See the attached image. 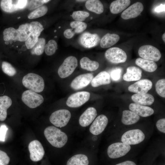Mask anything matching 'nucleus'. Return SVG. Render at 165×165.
Segmentation results:
<instances>
[{"label": "nucleus", "mask_w": 165, "mask_h": 165, "mask_svg": "<svg viewBox=\"0 0 165 165\" xmlns=\"http://www.w3.org/2000/svg\"><path fill=\"white\" fill-rule=\"evenodd\" d=\"M45 136L53 146L61 148L67 143L68 138L67 134L60 129L53 126H49L44 130Z\"/></svg>", "instance_id": "obj_1"}, {"label": "nucleus", "mask_w": 165, "mask_h": 165, "mask_svg": "<svg viewBox=\"0 0 165 165\" xmlns=\"http://www.w3.org/2000/svg\"><path fill=\"white\" fill-rule=\"evenodd\" d=\"M22 82L25 87L37 93L42 92L45 87L42 78L38 75L33 73H30L25 75L23 78Z\"/></svg>", "instance_id": "obj_2"}, {"label": "nucleus", "mask_w": 165, "mask_h": 165, "mask_svg": "<svg viewBox=\"0 0 165 165\" xmlns=\"http://www.w3.org/2000/svg\"><path fill=\"white\" fill-rule=\"evenodd\" d=\"M78 66L77 58L73 56L67 57L58 70V74L61 78H66L71 75Z\"/></svg>", "instance_id": "obj_3"}, {"label": "nucleus", "mask_w": 165, "mask_h": 165, "mask_svg": "<svg viewBox=\"0 0 165 165\" xmlns=\"http://www.w3.org/2000/svg\"><path fill=\"white\" fill-rule=\"evenodd\" d=\"M71 117L70 112L67 109H60L53 112L50 117V122L55 126L61 128L66 126Z\"/></svg>", "instance_id": "obj_4"}, {"label": "nucleus", "mask_w": 165, "mask_h": 165, "mask_svg": "<svg viewBox=\"0 0 165 165\" xmlns=\"http://www.w3.org/2000/svg\"><path fill=\"white\" fill-rule=\"evenodd\" d=\"M21 99L27 106L31 108L39 106L44 101L43 97L42 95L30 90L23 92Z\"/></svg>", "instance_id": "obj_5"}, {"label": "nucleus", "mask_w": 165, "mask_h": 165, "mask_svg": "<svg viewBox=\"0 0 165 165\" xmlns=\"http://www.w3.org/2000/svg\"><path fill=\"white\" fill-rule=\"evenodd\" d=\"M145 135L143 132L139 129H132L125 132L121 138L122 142L130 145L139 144L144 141Z\"/></svg>", "instance_id": "obj_6"}, {"label": "nucleus", "mask_w": 165, "mask_h": 165, "mask_svg": "<svg viewBox=\"0 0 165 165\" xmlns=\"http://www.w3.org/2000/svg\"><path fill=\"white\" fill-rule=\"evenodd\" d=\"M130 149L131 147L129 145L122 142H116L108 146L107 153L110 158L116 159L125 155Z\"/></svg>", "instance_id": "obj_7"}, {"label": "nucleus", "mask_w": 165, "mask_h": 165, "mask_svg": "<svg viewBox=\"0 0 165 165\" xmlns=\"http://www.w3.org/2000/svg\"><path fill=\"white\" fill-rule=\"evenodd\" d=\"M138 53L142 58L154 62L159 61L161 57L160 50L151 45H145L141 46L139 49Z\"/></svg>", "instance_id": "obj_8"}, {"label": "nucleus", "mask_w": 165, "mask_h": 165, "mask_svg": "<svg viewBox=\"0 0 165 165\" xmlns=\"http://www.w3.org/2000/svg\"><path fill=\"white\" fill-rule=\"evenodd\" d=\"M105 56L109 62L114 64L125 62L127 56L126 52L123 50L117 47L109 48L105 52Z\"/></svg>", "instance_id": "obj_9"}, {"label": "nucleus", "mask_w": 165, "mask_h": 165, "mask_svg": "<svg viewBox=\"0 0 165 165\" xmlns=\"http://www.w3.org/2000/svg\"><path fill=\"white\" fill-rule=\"evenodd\" d=\"M90 94L87 91H80L71 94L68 98L66 104L67 105L71 108H77L80 107L89 99Z\"/></svg>", "instance_id": "obj_10"}, {"label": "nucleus", "mask_w": 165, "mask_h": 165, "mask_svg": "<svg viewBox=\"0 0 165 165\" xmlns=\"http://www.w3.org/2000/svg\"><path fill=\"white\" fill-rule=\"evenodd\" d=\"M28 0H2L0 2V6L4 12L12 13L23 9L26 7Z\"/></svg>", "instance_id": "obj_11"}, {"label": "nucleus", "mask_w": 165, "mask_h": 165, "mask_svg": "<svg viewBox=\"0 0 165 165\" xmlns=\"http://www.w3.org/2000/svg\"><path fill=\"white\" fill-rule=\"evenodd\" d=\"M30 159L34 162L41 160L45 154V151L41 143L37 140L31 141L28 146Z\"/></svg>", "instance_id": "obj_12"}, {"label": "nucleus", "mask_w": 165, "mask_h": 165, "mask_svg": "<svg viewBox=\"0 0 165 165\" xmlns=\"http://www.w3.org/2000/svg\"><path fill=\"white\" fill-rule=\"evenodd\" d=\"M100 40V38L97 34L85 32L80 35L78 42L83 47L89 49L97 46Z\"/></svg>", "instance_id": "obj_13"}, {"label": "nucleus", "mask_w": 165, "mask_h": 165, "mask_svg": "<svg viewBox=\"0 0 165 165\" xmlns=\"http://www.w3.org/2000/svg\"><path fill=\"white\" fill-rule=\"evenodd\" d=\"M108 119L105 115H99L94 120L90 128V132L94 135H98L101 133L106 127Z\"/></svg>", "instance_id": "obj_14"}, {"label": "nucleus", "mask_w": 165, "mask_h": 165, "mask_svg": "<svg viewBox=\"0 0 165 165\" xmlns=\"http://www.w3.org/2000/svg\"><path fill=\"white\" fill-rule=\"evenodd\" d=\"M152 81L148 79H143L130 85L128 87L130 92L136 94L147 93L152 87Z\"/></svg>", "instance_id": "obj_15"}, {"label": "nucleus", "mask_w": 165, "mask_h": 165, "mask_svg": "<svg viewBox=\"0 0 165 165\" xmlns=\"http://www.w3.org/2000/svg\"><path fill=\"white\" fill-rule=\"evenodd\" d=\"M93 78V74L90 73L79 75L72 81L70 84L71 87L75 90L81 89L88 85Z\"/></svg>", "instance_id": "obj_16"}, {"label": "nucleus", "mask_w": 165, "mask_h": 165, "mask_svg": "<svg viewBox=\"0 0 165 165\" xmlns=\"http://www.w3.org/2000/svg\"><path fill=\"white\" fill-rule=\"evenodd\" d=\"M143 9V4L141 2H137L124 10L121 16L124 20L134 18L139 15Z\"/></svg>", "instance_id": "obj_17"}, {"label": "nucleus", "mask_w": 165, "mask_h": 165, "mask_svg": "<svg viewBox=\"0 0 165 165\" xmlns=\"http://www.w3.org/2000/svg\"><path fill=\"white\" fill-rule=\"evenodd\" d=\"M97 115V111L95 108H88L80 116L79 119V124L83 127L88 126L94 119Z\"/></svg>", "instance_id": "obj_18"}, {"label": "nucleus", "mask_w": 165, "mask_h": 165, "mask_svg": "<svg viewBox=\"0 0 165 165\" xmlns=\"http://www.w3.org/2000/svg\"><path fill=\"white\" fill-rule=\"evenodd\" d=\"M129 107L131 111L142 117L150 116L154 112V110L151 107L136 103L130 104Z\"/></svg>", "instance_id": "obj_19"}, {"label": "nucleus", "mask_w": 165, "mask_h": 165, "mask_svg": "<svg viewBox=\"0 0 165 165\" xmlns=\"http://www.w3.org/2000/svg\"><path fill=\"white\" fill-rule=\"evenodd\" d=\"M142 74V71L139 68L134 66H130L127 68L123 79L127 82L138 80L141 78Z\"/></svg>", "instance_id": "obj_20"}, {"label": "nucleus", "mask_w": 165, "mask_h": 165, "mask_svg": "<svg viewBox=\"0 0 165 165\" xmlns=\"http://www.w3.org/2000/svg\"><path fill=\"white\" fill-rule=\"evenodd\" d=\"M132 100L136 103L143 105H150L154 101V98L148 93L135 94L131 97Z\"/></svg>", "instance_id": "obj_21"}, {"label": "nucleus", "mask_w": 165, "mask_h": 165, "mask_svg": "<svg viewBox=\"0 0 165 165\" xmlns=\"http://www.w3.org/2000/svg\"><path fill=\"white\" fill-rule=\"evenodd\" d=\"M111 82L109 74L107 72L103 71L94 77L91 82L93 87H97L102 85L109 84Z\"/></svg>", "instance_id": "obj_22"}, {"label": "nucleus", "mask_w": 165, "mask_h": 165, "mask_svg": "<svg viewBox=\"0 0 165 165\" xmlns=\"http://www.w3.org/2000/svg\"><path fill=\"white\" fill-rule=\"evenodd\" d=\"M120 39L119 35L116 34L107 33L100 41V46L103 48H109L117 43Z\"/></svg>", "instance_id": "obj_23"}, {"label": "nucleus", "mask_w": 165, "mask_h": 165, "mask_svg": "<svg viewBox=\"0 0 165 165\" xmlns=\"http://www.w3.org/2000/svg\"><path fill=\"white\" fill-rule=\"evenodd\" d=\"M12 101L6 95L0 97V121H4L7 116V110L11 106Z\"/></svg>", "instance_id": "obj_24"}, {"label": "nucleus", "mask_w": 165, "mask_h": 165, "mask_svg": "<svg viewBox=\"0 0 165 165\" xmlns=\"http://www.w3.org/2000/svg\"><path fill=\"white\" fill-rule=\"evenodd\" d=\"M130 3V0H116L111 4L109 8L111 13L113 14L119 13L126 9Z\"/></svg>", "instance_id": "obj_25"}, {"label": "nucleus", "mask_w": 165, "mask_h": 165, "mask_svg": "<svg viewBox=\"0 0 165 165\" xmlns=\"http://www.w3.org/2000/svg\"><path fill=\"white\" fill-rule=\"evenodd\" d=\"M135 63L143 69L148 72H154L157 68V65L155 62L141 58H137L135 61Z\"/></svg>", "instance_id": "obj_26"}, {"label": "nucleus", "mask_w": 165, "mask_h": 165, "mask_svg": "<svg viewBox=\"0 0 165 165\" xmlns=\"http://www.w3.org/2000/svg\"><path fill=\"white\" fill-rule=\"evenodd\" d=\"M140 116L131 111H123L121 121L125 125H131L137 123L140 119Z\"/></svg>", "instance_id": "obj_27"}, {"label": "nucleus", "mask_w": 165, "mask_h": 165, "mask_svg": "<svg viewBox=\"0 0 165 165\" xmlns=\"http://www.w3.org/2000/svg\"><path fill=\"white\" fill-rule=\"evenodd\" d=\"M86 8L89 10L100 14L104 11L103 6L98 0H88L85 4Z\"/></svg>", "instance_id": "obj_28"}, {"label": "nucleus", "mask_w": 165, "mask_h": 165, "mask_svg": "<svg viewBox=\"0 0 165 165\" xmlns=\"http://www.w3.org/2000/svg\"><path fill=\"white\" fill-rule=\"evenodd\" d=\"M16 30L18 34V41H25L31 35L29 23L21 24Z\"/></svg>", "instance_id": "obj_29"}, {"label": "nucleus", "mask_w": 165, "mask_h": 165, "mask_svg": "<svg viewBox=\"0 0 165 165\" xmlns=\"http://www.w3.org/2000/svg\"><path fill=\"white\" fill-rule=\"evenodd\" d=\"M88 157L83 154L75 155L68 160L66 165H88Z\"/></svg>", "instance_id": "obj_30"}, {"label": "nucleus", "mask_w": 165, "mask_h": 165, "mask_svg": "<svg viewBox=\"0 0 165 165\" xmlns=\"http://www.w3.org/2000/svg\"><path fill=\"white\" fill-rule=\"evenodd\" d=\"M80 64L82 69L90 71H95L99 67L98 62L92 61L86 57H84L81 59L80 61Z\"/></svg>", "instance_id": "obj_31"}, {"label": "nucleus", "mask_w": 165, "mask_h": 165, "mask_svg": "<svg viewBox=\"0 0 165 165\" xmlns=\"http://www.w3.org/2000/svg\"><path fill=\"white\" fill-rule=\"evenodd\" d=\"M3 39L5 41L9 40L18 41L16 30L13 28L10 27L5 29L3 32Z\"/></svg>", "instance_id": "obj_32"}, {"label": "nucleus", "mask_w": 165, "mask_h": 165, "mask_svg": "<svg viewBox=\"0 0 165 165\" xmlns=\"http://www.w3.org/2000/svg\"><path fill=\"white\" fill-rule=\"evenodd\" d=\"M48 8L46 6H42L31 12L28 15L29 19L38 18L44 15L47 12Z\"/></svg>", "instance_id": "obj_33"}, {"label": "nucleus", "mask_w": 165, "mask_h": 165, "mask_svg": "<svg viewBox=\"0 0 165 165\" xmlns=\"http://www.w3.org/2000/svg\"><path fill=\"white\" fill-rule=\"evenodd\" d=\"M45 43L46 41L44 38H38L37 42L33 48V49L31 51V53L37 55L42 54L44 50Z\"/></svg>", "instance_id": "obj_34"}, {"label": "nucleus", "mask_w": 165, "mask_h": 165, "mask_svg": "<svg viewBox=\"0 0 165 165\" xmlns=\"http://www.w3.org/2000/svg\"><path fill=\"white\" fill-rule=\"evenodd\" d=\"M31 35L38 37L44 30L43 26L38 22L32 21L30 23Z\"/></svg>", "instance_id": "obj_35"}, {"label": "nucleus", "mask_w": 165, "mask_h": 165, "mask_svg": "<svg viewBox=\"0 0 165 165\" xmlns=\"http://www.w3.org/2000/svg\"><path fill=\"white\" fill-rule=\"evenodd\" d=\"M57 49V44L54 40L49 41L45 46L44 51L46 54L48 56L53 55Z\"/></svg>", "instance_id": "obj_36"}, {"label": "nucleus", "mask_w": 165, "mask_h": 165, "mask_svg": "<svg viewBox=\"0 0 165 165\" xmlns=\"http://www.w3.org/2000/svg\"><path fill=\"white\" fill-rule=\"evenodd\" d=\"M70 26L72 29H74L75 33H79L85 30L87 27V24L85 22L79 21H73L70 23Z\"/></svg>", "instance_id": "obj_37"}, {"label": "nucleus", "mask_w": 165, "mask_h": 165, "mask_svg": "<svg viewBox=\"0 0 165 165\" xmlns=\"http://www.w3.org/2000/svg\"><path fill=\"white\" fill-rule=\"evenodd\" d=\"M2 68L3 72L9 76H13L16 73V70L15 68L7 62L3 61L2 62Z\"/></svg>", "instance_id": "obj_38"}, {"label": "nucleus", "mask_w": 165, "mask_h": 165, "mask_svg": "<svg viewBox=\"0 0 165 165\" xmlns=\"http://www.w3.org/2000/svg\"><path fill=\"white\" fill-rule=\"evenodd\" d=\"M156 91L161 97H165V79H162L158 80L155 85Z\"/></svg>", "instance_id": "obj_39"}, {"label": "nucleus", "mask_w": 165, "mask_h": 165, "mask_svg": "<svg viewBox=\"0 0 165 165\" xmlns=\"http://www.w3.org/2000/svg\"><path fill=\"white\" fill-rule=\"evenodd\" d=\"M90 15L89 13L86 11H78L74 12L72 15L73 19L76 21L83 22Z\"/></svg>", "instance_id": "obj_40"}, {"label": "nucleus", "mask_w": 165, "mask_h": 165, "mask_svg": "<svg viewBox=\"0 0 165 165\" xmlns=\"http://www.w3.org/2000/svg\"><path fill=\"white\" fill-rule=\"evenodd\" d=\"M48 0H32L28 1L27 6L28 9L31 10L42 6L44 3L50 1Z\"/></svg>", "instance_id": "obj_41"}, {"label": "nucleus", "mask_w": 165, "mask_h": 165, "mask_svg": "<svg viewBox=\"0 0 165 165\" xmlns=\"http://www.w3.org/2000/svg\"><path fill=\"white\" fill-rule=\"evenodd\" d=\"M38 39V37L31 35L25 41V44L27 48L29 49L33 48L37 42Z\"/></svg>", "instance_id": "obj_42"}, {"label": "nucleus", "mask_w": 165, "mask_h": 165, "mask_svg": "<svg viewBox=\"0 0 165 165\" xmlns=\"http://www.w3.org/2000/svg\"><path fill=\"white\" fill-rule=\"evenodd\" d=\"M10 161V158L7 153L0 150V165H7Z\"/></svg>", "instance_id": "obj_43"}, {"label": "nucleus", "mask_w": 165, "mask_h": 165, "mask_svg": "<svg viewBox=\"0 0 165 165\" xmlns=\"http://www.w3.org/2000/svg\"><path fill=\"white\" fill-rule=\"evenodd\" d=\"M121 70L119 68H116L111 72L110 75L112 79L115 81L119 80L121 76Z\"/></svg>", "instance_id": "obj_44"}, {"label": "nucleus", "mask_w": 165, "mask_h": 165, "mask_svg": "<svg viewBox=\"0 0 165 165\" xmlns=\"http://www.w3.org/2000/svg\"><path fill=\"white\" fill-rule=\"evenodd\" d=\"M156 126L158 130L163 133H165V119L163 118L158 120Z\"/></svg>", "instance_id": "obj_45"}, {"label": "nucleus", "mask_w": 165, "mask_h": 165, "mask_svg": "<svg viewBox=\"0 0 165 165\" xmlns=\"http://www.w3.org/2000/svg\"><path fill=\"white\" fill-rule=\"evenodd\" d=\"M8 128L4 125L1 126L0 127V141H4L5 140L6 135L8 130Z\"/></svg>", "instance_id": "obj_46"}, {"label": "nucleus", "mask_w": 165, "mask_h": 165, "mask_svg": "<svg viewBox=\"0 0 165 165\" xmlns=\"http://www.w3.org/2000/svg\"><path fill=\"white\" fill-rule=\"evenodd\" d=\"M75 33L73 31L72 29L68 28L65 30L64 32V37L68 39L72 38L74 35Z\"/></svg>", "instance_id": "obj_47"}, {"label": "nucleus", "mask_w": 165, "mask_h": 165, "mask_svg": "<svg viewBox=\"0 0 165 165\" xmlns=\"http://www.w3.org/2000/svg\"><path fill=\"white\" fill-rule=\"evenodd\" d=\"M116 165H136L133 162L131 161H126L120 163L116 164Z\"/></svg>", "instance_id": "obj_48"}, {"label": "nucleus", "mask_w": 165, "mask_h": 165, "mask_svg": "<svg viewBox=\"0 0 165 165\" xmlns=\"http://www.w3.org/2000/svg\"><path fill=\"white\" fill-rule=\"evenodd\" d=\"M162 39L163 40V41L164 42H165V33H164L162 36Z\"/></svg>", "instance_id": "obj_49"}, {"label": "nucleus", "mask_w": 165, "mask_h": 165, "mask_svg": "<svg viewBox=\"0 0 165 165\" xmlns=\"http://www.w3.org/2000/svg\"><path fill=\"white\" fill-rule=\"evenodd\" d=\"M76 1L77 2H83L86 1V0H76Z\"/></svg>", "instance_id": "obj_50"}, {"label": "nucleus", "mask_w": 165, "mask_h": 165, "mask_svg": "<svg viewBox=\"0 0 165 165\" xmlns=\"http://www.w3.org/2000/svg\"><path fill=\"white\" fill-rule=\"evenodd\" d=\"M56 30H54V32H56Z\"/></svg>", "instance_id": "obj_51"}, {"label": "nucleus", "mask_w": 165, "mask_h": 165, "mask_svg": "<svg viewBox=\"0 0 165 165\" xmlns=\"http://www.w3.org/2000/svg\"><path fill=\"white\" fill-rule=\"evenodd\" d=\"M61 28V27H59V28Z\"/></svg>", "instance_id": "obj_52"}]
</instances>
